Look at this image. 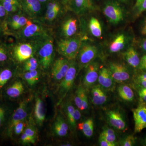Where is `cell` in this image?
Segmentation results:
<instances>
[{"label": "cell", "mask_w": 146, "mask_h": 146, "mask_svg": "<svg viewBox=\"0 0 146 146\" xmlns=\"http://www.w3.org/2000/svg\"><path fill=\"white\" fill-rule=\"evenodd\" d=\"M36 51H37L39 63L42 68L48 69L52 63L54 54L53 39L49 35L36 41Z\"/></svg>", "instance_id": "6da1fadb"}, {"label": "cell", "mask_w": 146, "mask_h": 146, "mask_svg": "<svg viewBox=\"0 0 146 146\" xmlns=\"http://www.w3.org/2000/svg\"><path fill=\"white\" fill-rule=\"evenodd\" d=\"M57 50L68 60H74L78 56L81 44V39L78 37H70L59 40L57 42Z\"/></svg>", "instance_id": "7a4b0ae2"}, {"label": "cell", "mask_w": 146, "mask_h": 146, "mask_svg": "<svg viewBox=\"0 0 146 146\" xmlns=\"http://www.w3.org/2000/svg\"><path fill=\"white\" fill-rule=\"evenodd\" d=\"M19 37L22 40H34L37 41L48 35L46 31L40 24L28 21L23 29L19 30Z\"/></svg>", "instance_id": "3957f363"}, {"label": "cell", "mask_w": 146, "mask_h": 146, "mask_svg": "<svg viewBox=\"0 0 146 146\" xmlns=\"http://www.w3.org/2000/svg\"><path fill=\"white\" fill-rule=\"evenodd\" d=\"M77 65L74 60H71L70 67L68 72L63 79L58 88V94L60 102L66 96L68 92L72 86L76 76Z\"/></svg>", "instance_id": "277c9868"}, {"label": "cell", "mask_w": 146, "mask_h": 146, "mask_svg": "<svg viewBox=\"0 0 146 146\" xmlns=\"http://www.w3.org/2000/svg\"><path fill=\"white\" fill-rule=\"evenodd\" d=\"M98 53V48L95 46L87 43H81L78 55L80 66L86 68L94 61Z\"/></svg>", "instance_id": "5b68a950"}, {"label": "cell", "mask_w": 146, "mask_h": 146, "mask_svg": "<svg viewBox=\"0 0 146 146\" xmlns=\"http://www.w3.org/2000/svg\"><path fill=\"white\" fill-rule=\"evenodd\" d=\"M36 41L31 43H22L16 45L13 49V55L18 62H22L33 56L36 51Z\"/></svg>", "instance_id": "8992f818"}, {"label": "cell", "mask_w": 146, "mask_h": 146, "mask_svg": "<svg viewBox=\"0 0 146 146\" xmlns=\"http://www.w3.org/2000/svg\"><path fill=\"white\" fill-rule=\"evenodd\" d=\"M108 68L116 83L121 84L130 80V72L123 64L117 62H111L109 63Z\"/></svg>", "instance_id": "52a82bcc"}, {"label": "cell", "mask_w": 146, "mask_h": 146, "mask_svg": "<svg viewBox=\"0 0 146 146\" xmlns=\"http://www.w3.org/2000/svg\"><path fill=\"white\" fill-rule=\"evenodd\" d=\"M99 70V63L94 61L86 67L82 84L87 91L95 85L98 81Z\"/></svg>", "instance_id": "ba28073f"}, {"label": "cell", "mask_w": 146, "mask_h": 146, "mask_svg": "<svg viewBox=\"0 0 146 146\" xmlns=\"http://www.w3.org/2000/svg\"><path fill=\"white\" fill-rule=\"evenodd\" d=\"M106 117L108 124L115 129L124 131L127 125L122 113L117 109L109 110L106 113Z\"/></svg>", "instance_id": "9c48e42d"}, {"label": "cell", "mask_w": 146, "mask_h": 146, "mask_svg": "<svg viewBox=\"0 0 146 146\" xmlns=\"http://www.w3.org/2000/svg\"><path fill=\"white\" fill-rule=\"evenodd\" d=\"M104 15L110 23L117 24L123 19L124 13L119 5L115 3H108L103 10Z\"/></svg>", "instance_id": "30bf717a"}, {"label": "cell", "mask_w": 146, "mask_h": 146, "mask_svg": "<svg viewBox=\"0 0 146 146\" xmlns=\"http://www.w3.org/2000/svg\"><path fill=\"white\" fill-rule=\"evenodd\" d=\"M134 121V132H141L146 128V103L141 102L132 110Z\"/></svg>", "instance_id": "8fae6325"}, {"label": "cell", "mask_w": 146, "mask_h": 146, "mask_svg": "<svg viewBox=\"0 0 146 146\" xmlns=\"http://www.w3.org/2000/svg\"><path fill=\"white\" fill-rule=\"evenodd\" d=\"M98 82L99 85L106 91H113L115 89L116 82L108 68H100Z\"/></svg>", "instance_id": "7c38bea8"}, {"label": "cell", "mask_w": 146, "mask_h": 146, "mask_svg": "<svg viewBox=\"0 0 146 146\" xmlns=\"http://www.w3.org/2000/svg\"><path fill=\"white\" fill-rule=\"evenodd\" d=\"M70 61L67 58H59L56 60L53 65L52 75L53 78L57 81L62 80L68 72Z\"/></svg>", "instance_id": "4fadbf2b"}, {"label": "cell", "mask_w": 146, "mask_h": 146, "mask_svg": "<svg viewBox=\"0 0 146 146\" xmlns=\"http://www.w3.org/2000/svg\"><path fill=\"white\" fill-rule=\"evenodd\" d=\"M22 7L26 14L32 18L39 16L42 11L41 3L38 0H23Z\"/></svg>", "instance_id": "5bb4252c"}, {"label": "cell", "mask_w": 146, "mask_h": 146, "mask_svg": "<svg viewBox=\"0 0 146 146\" xmlns=\"http://www.w3.org/2000/svg\"><path fill=\"white\" fill-rule=\"evenodd\" d=\"M91 89V101L93 104L100 106L106 102L108 100L106 91L99 84L94 85Z\"/></svg>", "instance_id": "9a60e30c"}, {"label": "cell", "mask_w": 146, "mask_h": 146, "mask_svg": "<svg viewBox=\"0 0 146 146\" xmlns=\"http://www.w3.org/2000/svg\"><path fill=\"white\" fill-rule=\"evenodd\" d=\"M87 92L82 84L79 86L76 92L75 103L77 108L82 111L86 110L89 106Z\"/></svg>", "instance_id": "2e32d148"}, {"label": "cell", "mask_w": 146, "mask_h": 146, "mask_svg": "<svg viewBox=\"0 0 146 146\" xmlns=\"http://www.w3.org/2000/svg\"><path fill=\"white\" fill-rule=\"evenodd\" d=\"M71 9L76 14L81 15L94 8L92 0H72Z\"/></svg>", "instance_id": "e0dca14e"}, {"label": "cell", "mask_w": 146, "mask_h": 146, "mask_svg": "<svg viewBox=\"0 0 146 146\" xmlns=\"http://www.w3.org/2000/svg\"><path fill=\"white\" fill-rule=\"evenodd\" d=\"M77 30V20L73 18L65 20L61 27V34L65 38L72 37L76 34Z\"/></svg>", "instance_id": "ac0fdd59"}, {"label": "cell", "mask_w": 146, "mask_h": 146, "mask_svg": "<svg viewBox=\"0 0 146 146\" xmlns=\"http://www.w3.org/2000/svg\"><path fill=\"white\" fill-rule=\"evenodd\" d=\"M27 102L26 100L22 102L20 104L19 107L13 114L12 120L11 121L9 127V133H10L12 131L14 126L21 121H24L27 115Z\"/></svg>", "instance_id": "d6986e66"}, {"label": "cell", "mask_w": 146, "mask_h": 146, "mask_svg": "<svg viewBox=\"0 0 146 146\" xmlns=\"http://www.w3.org/2000/svg\"><path fill=\"white\" fill-rule=\"evenodd\" d=\"M60 11V6L57 2L54 1L50 2L47 5L45 19L48 22H53L58 17Z\"/></svg>", "instance_id": "ffe728a7"}, {"label": "cell", "mask_w": 146, "mask_h": 146, "mask_svg": "<svg viewBox=\"0 0 146 146\" xmlns=\"http://www.w3.org/2000/svg\"><path fill=\"white\" fill-rule=\"evenodd\" d=\"M117 93L119 97L124 101L131 102L135 99L133 89L130 86L125 84H121L118 86Z\"/></svg>", "instance_id": "44dd1931"}, {"label": "cell", "mask_w": 146, "mask_h": 146, "mask_svg": "<svg viewBox=\"0 0 146 146\" xmlns=\"http://www.w3.org/2000/svg\"><path fill=\"white\" fill-rule=\"evenodd\" d=\"M124 57L128 64L133 68L139 67L141 58L134 48L130 47L125 52Z\"/></svg>", "instance_id": "7402d4cb"}, {"label": "cell", "mask_w": 146, "mask_h": 146, "mask_svg": "<svg viewBox=\"0 0 146 146\" xmlns=\"http://www.w3.org/2000/svg\"><path fill=\"white\" fill-rule=\"evenodd\" d=\"M34 112L36 123L42 125L45 119V109L44 102L39 97L36 99Z\"/></svg>", "instance_id": "603a6c76"}, {"label": "cell", "mask_w": 146, "mask_h": 146, "mask_svg": "<svg viewBox=\"0 0 146 146\" xmlns=\"http://www.w3.org/2000/svg\"><path fill=\"white\" fill-rule=\"evenodd\" d=\"M54 129L56 135L62 137L67 135L69 126L62 117L58 116L55 122Z\"/></svg>", "instance_id": "cb8c5ba5"}, {"label": "cell", "mask_w": 146, "mask_h": 146, "mask_svg": "<svg viewBox=\"0 0 146 146\" xmlns=\"http://www.w3.org/2000/svg\"><path fill=\"white\" fill-rule=\"evenodd\" d=\"M126 43L125 35L121 34L117 35L110 44L109 50L110 52H119L124 48Z\"/></svg>", "instance_id": "d4e9b609"}, {"label": "cell", "mask_w": 146, "mask_h": 146, "mask_svg": "<svg viewBox=\"0 0 146 146\" xmlns=\"http://www.w3.org/2000/svg\"><path fill=\"white\" fill-rule=\"evenodd\" d=\"M94 120L92 118L87 119L83 122L79 123L78 128L87 138H90L94 134Z\"/></svg>", "instance_id": "484cf974"}, {"label": "cell", "mask_w": 146, "mask_h": 146, "mask_svg": "<svg viewBox=\"0 0 146 146\" xmlns=\"http://www.w3.org/2000/svg\"><path fill=\"white\" fill-rule=\"evenodd\" d=\"M24 90L23 85L22 82L16 81L7 89V94L11 98H18L23 94Z\"/></svg>", "instance_id": "4316f807"}, {"label": "cell", "mask_w": 146, "mask_h": 146, "mask_svg": "<svg viewBox=\"0 0 146 146\" xmlns=\"http://www.w3.org/2000/svg\"><path fill=\"white\" fill-rule=\"evenodd\" d=\"M89 28L91 34L95 37H100L102 35V29L99 21L97 18H92L89 21Z\"/></svg>", "instance_id": "83f0119b"}, {"label": "cell", "mask_w": 146, "mask_h": 146, "mask_svg": "<svg viewBox=\"0 0 146 146\" xmlns=\"http://www.w3.org/2000/svg\"><path fill=\"white\" fill-rule=\"evenodd\" d=\"M116 135L117 134L114 129L108 127H105L103 129L100 136L111 143H116Z\"/></svg>", "instance_id": "f1b7e54d"}, {"label": "cell", "mask_w": 146, "mask_h": 146, "mask_svg": "<svg viewBox=\"0 0 146 146\" xmlns=\"http://www.w3.org/2000/svg\"><path fill=\"white\" fill-rule=\"evenodd\" d=\"M74 109L75 108L71 103H69L66 106V115L68 118V123L71 128L73 129H75L76 126V122L75 120L74 116Z\"/></svg>", "instance_id": "f546056e"}, {"label": "cell", "mask_w": 146, "mask_h": 146, "mask_svg": "<svg viewBox=\"0 0 146 146\" xmlns=\"http://www.w3.org/2000/svg\"><path fill=\"white\" fill-rule=\"evenodd\" d=\"M39 73L36 70L27 72L24 74V78L29 85H34L38 81L39 79Z\"/></svg>", "instance_id": "4dcf8cb0"}, {"label": "cell", "mask_w": 146, "mask_h": 146, "mask_svg": "<svg viewBox=\"0 0 146 146\" xmlns=\"http://www.w3.org/2000/svg\"><path fill=\"white\" fill-rule=\"evenodd\" d=\"M12 76V72L9 69H5L0 72V89L1 88Z\"/></svg>", "instance_id": "1f68e13d"}, {"label": "cell", "mask_w": 146, "mask_h": 146, "mask_svg": "<svg viewBox=\"0 0 146 146\" xmlns=\"http://www.w3.org/2000/svg\"><path fill=\"white\" fill-rule=\"evenodd\" d=\"M38 66L37 59L33 56L26 60L24 65V70L27 72L33 71L36 70Z\"/></svg>", "instance_id": "d6a6232c"}, {"label": "cell", "mask_w": 146, "mask_h": 146, "mask_svg": "<svg viewBox=\"0 0 146 146\" xmlns=\"http://www.w3.org/2000/svg\"><path fill=\"white\" fill-rule=\"evenodd\" d=\"M28 21L25 16H21L16 23L10 26L14 30H20L26 25Z\"/></svg>", "instance_id": "836d02e7"}, {"label": "cell", "mask_w": 146, "mask_h": 146, "mask_svg": "<svg viewBox=\"0 0 146 146\" xmlns=\"http://www.w3.org/2000/svg\"><path fill=\"white\" fill-rule=\"evenodd\" d=\"M135 82L139 89L146 88V71H144L137 76Z\"/></svg>", "instance_id": "e575fe53"}, {"label": "cell", "mask_w": 146, "mask_h": 146, "mask_svg": "<svg viewBox=\"0 0 146 146\" xmlns=\"http://www.w3.org/2000/svg\"><path fill=\"white\" fill-rule=\"evenodd\" d=\"M24 133H26L28 136L31 137L35 140L37 136V132L35 127L32 124H30L27 127Z\"/></svg>", "instance_id": "d590c367"}, {"label": "cell", "mask_w": 146, "mask_h": 146, "mask_svg": "<svg viewBox=\"0 0 146 146\" xmlns=\"http://www.w3.org/2000/svg\"><path fill=\"white\" fill-rule=\"evenodd\" d=\"M135 137L133 135H129L121 141L120 145L122 146H132L135 145Z\"/></svg>", "instance_id": "8d00e7d4"}, {"label": "cell", "mask_w": 146, "mask_h": 146, "mask_svg": "<svg viewBox=\"0 0 146 146\" xmlns=\"http://www.w3.org/2000/svg\"><path fill=\"white\" fill-rule=\"evenodd\" d=\"M2 3L6 12L9 13L16 12L18 10V8L20 7L16 5L4 1H2Z\"/></svg>", "instance_id": "74e56055"}, {"label": "cell", "mask_w": 146, "mask_h": 146, "mask_svg": "<svg viewBox=\"0 0 146 146\" xmlns=\"http://www.w3.org/2000/svg\"><path fill=\"white\" fill-rule=\"evenodd\" d=\"M25 126V124L24 123V121L18 122L13 127L14 132L16 135H19L23 131L24 128Z\"/></svg>", "instance_id": "f35d334b"}, {"label": "cell", "mask_w": 146, "mask_h": 146, "mask_svg": "<svg viewBox=\"0 0 146 146\" xmlns=\"http://www.w3.org/2000/svg\"><path fill=\"white\" fill-rule=\"evenodd\" d=\"M21 140L22 143L25 144L34 143L35 141V140L28 136L25 133H23L21 136Z\"/></svg>", "instance_id": "ab89813d"}, {"label": "cell", "mask_w": 146, "mask_h": 146, "mask_svg": "<svg viewBox=\"0 0 146 146\" xmlns=\"http://www.w3.org/2000/svg\"><path fill=\"white\" fill-rule=\"evenodd\" d=\"M7 54L5 48L0 45V62H3L7 60Z\"/></svg>", "instance_id": "60d3db41"}, {"label": "cell", "mask_w": 146, "mask_h": 146, "mask_svg": "<svg viewBox=\"0 0 146 146\" xmlns=\"http://www.w3.org/2000/svg\"><path fill=\"white\" fill-rule=\"evenodd\" d=\"M99 142L100 145L101 146H115L117 145V143H111L106 141L104 138L100 136Z\"/></svg>", "instance_id": "b9f144b4"}, {"label": "cell", "mask_w": 146, "mask_h": 146, "mask_svg": "<svg viewBox=\"0 0 146 146\" xmlns=\"http://www.w3.org/2000/svg\"><path fill=\"white\" fill-rule=\"evenodd\" d=\"M137 9V15H139L146 11V0H144L141 4L138 7Z\"/></svg>", "instance_id": "7bdbcfd3"}, {"label": "cell", "mask_w": 146, "mask_h": 146, "mask_svg": "<svg viewBox=\"0 0 146 146\" xmlns=\"http://www.w3.org/2000/svg\"><path fill=\"white\" fill-rule=\"evenodd\" d=\"M138 68L142 70L146 71V54L141 58Z\"/></svg>", "instance_id": "ee69618b"}, {"label": "cell", "mask_w": 146, "mask_h": 146, "mask_svg": "<svg viewBox=\"0 0 146 146\" xmlns=\"http://www.w3.org/2000/svg\"><path fill=\"white\" fill-rule=\"evenodd\" d=\"M74 116V119L76 122L80 119L81 117V114L80 110L78 108H75Z\"/></svg>", "instance_id": "f6af8a7d"}, {"label": "cell", "mask_w": 146, "mask_h": 146, "mask_svg": "<svg viewBox=\"0 0 146 146\" xmlns=\"http://www.w3.org/2000/svg\"><path fill=\"white\" fill-rule=\"evenodd\" d=\"M6 12L2 3L0 2V18L4 17Z\"/></svg>", "instance_id": "bcb514c9"}, {"label": "cell", "mask_w": 146, "mask_h": 146, "mask_svg": "<svg viewBox=\"0 0 146 146\" xmlns=\"http://www.w3.org/2000/svg\"><path fill=\"white\" fill-rule=\"evenodd\" d=\"M138 94L141 102L146 103V94H143L139 91H138Z\"/></svg>", "instance_id": "7dc6e473"}, {"label": "cell", "mask_w": 146, "mask_h": 146, "mask_svg": "<svg viewBox=\"0 0 146 146\" xmlns=\"http://www.w3.org/2000/svg\"><path fill=\"white\" fill-rule=\"evenodd\" d=\"M5 112L3 109L0 107V127L1 125L4 118Z\"/></svg>", "instance_id": "c3c4849f"}, {"label": "cell", "mask_w": 146, "mask_h": 146, "mask_svg": "<svg viewBox=\"0 0 146 146\" xmlns=\"http://www.w3.org/2000/svg\"><path fill=\"white\" fill-rule=\"evenodd\" d=\"M2 1L11 3L13 4L16 5H18L19 7L20 6V4L18 0H2Z\"/></svg>", "instance_id": "681fc988"}, {"label": "cell", "mask_w": 146, "mask_h": 146, "mask_svg": "<svg viewBox=\"0 0 146 146\" xmlns=\"http://www.w3.org/2000/svg\"><path fill=\"white\" fill-rule=\"evenodd\" d=\"M141 48L144 51L146 52V39L143 40L141 44Z\"/></svg>", "instance_id": "f907efd6"}, {"label": "cell", "mask_w": 146, "mask_h": 146, "mask_svg": "<svg viewBox=\"0 0 146 146\" xmlns=\"http://www.w3.org/2000/svg\"><path fill=\"white\" fill-rule=\"evenodd\" d=\"M141 33L143 35H146V19L145 23H144L143 27V29H142Z\"/></svg>", "instance_id": "816d5d0a"}, {"label": "cell", "mask_w": 146, "mask_h": 146, "mask_svg": "<svg viewBox=\"0 0 146 146\" xmlns=\"http://www.w3.org/2000/svg\"><path fill=\"white\" fill-rule=\"evenodd\" d=\"M144 0H136V7H138V6L140 5V4L142 3V2Z\"/></svg>", "instance_id": "f5cc1de1"}, {"label": "cell", "mask_w": 146, "mask_h": 146, "mask_svg": "<svg viewBox=\"0 0 146 146\" xmlns=\"http://www.w3.org/2000/svg\"><path fill=\"white\" fill-rule=\"evenodd\" d=\"M139 91L142 92V93H143L146 94V88H141V89H139Z\"/></svg>", "instance_id": "db71d44e"}, {"label": "cell", "mask_w": 146, "mask_h": 146, "mask_svg": "<svg viewBox=\"0 0 146 146\" xmlns=\"http://www.w3.org/2000/svg\"><path fill=\"white\" fill-rule=\"evenodd\" d=\"M142 143L143 145L146 146V136H145L142 141Z\"/></svg>", "instance_id": "11a10c76"}, {"label": "cell", "mask_w": 146, "mask_h": 146, "mask_svg": "<svg viewBox=\"0 0 146 146\" xmlns=\"http://www.w3.org/2000/svg\"><path fill=\"white\" fill-rule=\"evenodd\" d=\"M38 1L41 3H43L46 2L48 0H38Z\"/></svg>", "instance_id": "9f6ffc18"}, {"label": "cell", "mask_w": 146, "mask_h": 146, "mask_svg": "<svg viewBox=\"0 0 146 146\" xmlns=\"http://www.w3.org/2000/svg\"><path fill=\"white\" fill-rule=\"evenodd\" d=\"M64 1H65V0H64Z\"/></svg>", "instance_id": "6f0895ef"}]
</instances>
